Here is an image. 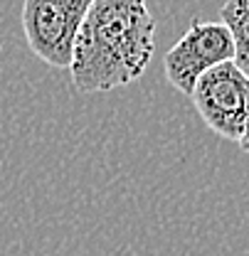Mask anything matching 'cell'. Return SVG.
I'll use <instances>...</instances> for the list:
<instances>
[{
    "instance_id": "cell-1",
    "label": "cell",
    "mask_w": 249,
    "mask_h": 256,
    "mask_svg": "<svg viewBox=\"0 0 249 256\" xmlns=\"http://www.w3.org/2000/svg\"><path fill=\"white\" fill-rule=\"evenodd\" d=\"M156 50V18L146 0H94L74 42L72 84L82 94L114 92L148 69Z\"/></svg>"
},
{
    "instance_id": "cell-2",
    "label": "cell",
    "mask_w": 249,
    "mask_h": 256,
    "mask_svg": "<svg viewBox=\"0 0 249 256\" xmlns=\"http://www.w3.org/2000/svg\"><path fill=\"white\" fill-rule=\"evenodd\" d=\"M92 5L94 0H25L20 20L32 54L55 69H69Z\"/></svg>"
},
{
    "instance_id": "cell-3",
    "label": "cell",
    "mask_w": 249,
    "mask_h": 256,
    "mask_svg": "<svg viewBox=\"0 0 249 256\" xmlns=\"http://www.w3.org/2000/svg\"><path fill=\"white\" fill-rule=\"evenodd\" d=\"M222 62H234V44L222 22L192 20L187 32L165 52L163 69L173 89L190 96L197 79Z\"/></svg>"
},
{
    "instance_id": "cell-4",
    "label": "cell",
    "mask_w": 249,
    "mask_h": 256,
    "mask_svg": "<svg viewBox=\"0 0 249 256\" xmlns=\"http://www.w3.org/2000/svg\"><path fill=\"white\" fill-rule=\"evenodd\" d=\"M249 96V76L234 62H222L205 72L195 89L192 106L205 126L224 140H239Z\"/></svg>"
},
{
    "instance_id": "cell-5",
    "label": "cell",
    "mask_w": 249,
    "mask_h": 256,
    "mask_svg": "<svg viewBox=\"0 0 249 256\" xmlns=\"http://www.w3.org/2000/svg\"><path fill=\"white\" fill-rule=\"evenodd\" d=\"M219 22L229 30L234 64L249 76V0H227L219 10Z\"/></svg>"
},
{
    "instance_id": "cell-6",
    "label": "cell",
    "mask_w": 249,
    "mask_h": 256,
    "mask_svg": "<svg viewBox=\"0 0 249 256\" xmlns=\"http://www.w3.org/2000/svg\"><path fill=\"white\" fill-rule=\"evenodd\" d=\"M237 146L249 153V96H247V108H244V121H242V133H239V140H237Z\"/></svg>"
}]
</instances>
